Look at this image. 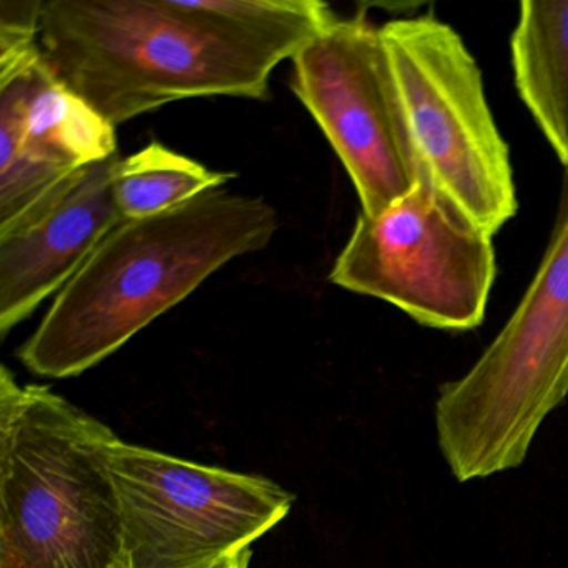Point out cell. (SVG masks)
Listing matches in <instances>:
<instances>
[{"instance_id":"obj_8","label":"cell","mask_w":568,"mask_h":568,"mask_svg":"<svg viewBox=\"0 0 568 568\" xmlns=\"http://www.w3.org/2000/svg\"><path fill=\"white\" fill-rule=\"evenodd\" d=\"M292 64V89L351 175L362 214L408 194L418 168L381 28L364 12L335 14Z\"/></svg>"},{"instance_id":"obj_2","label":"cell","mask_w":568,"mask_h":568,"mask_svg":"<svg viewBox=\"0 0 568 568\" xmlns=\"http://www.w3.org/2000/svg\"><path fill=\"white\" fill-rule=\"evenodd\" d=\"M42 58L112 125L195 98L265 101L284 59L202 0H48Z\"/></svg>"},{"instance_id":"obj_9","label":"cell","mask_w":568,"mask_h":568,"mask_svg":"<svg viewBox=\"0 0 568 568\" xmlns=\"http://www.w3.org/2000/svg\"><path fill=\"white\" fill-rule=\"evenodd\" d=\"M119 154L89 165L41 214L0 234V335L59 294L122 224L112 192Z\"/></svg>"},{"instance_id":"obj_4","label":"cell","mask_w":568,"mask_h":568,"mask_svg":"<svg viewBox=\"0 0 568 568\" xmlns=\"http://www.w3.org/2000/svg\"><path fill=\"white\" fill-rule=\"evenodd\" d=\"M568 395V169L544 258L474 367L442 385L438 447L458 481L518 467Z\"/></svg>"},{"instance_id":"obj_5","label":"cell","mask_w":568,"mask_h":568,"mask_svg":"<svg viewBox=\"0 0 568 568\" xmlns=\"http://www.w3.org/2000/svg\"><path fill=\"white\" fill-rule=\"evenodd\" d=\"M418 168L462 217L494 237L518 211L507 142L481 72L460 36L434 14L381 28Z\"/></svg>"},{"instance_id":"obj_11","label":"cell","mask_w":568,"mask_h":568,"mask_svg":"<svg viewBox=\"0 0 568 568\" xmlns=\"http://www.w3.org/2000/svg\"><path fill=\"white\" fill-rule=\"evenodd\" d=\"M515 88L568 169V0H525L510 41Z\"/></svg>"},{"instance_id":"obj_7","label":"cell","mask_w":568,"mask_h":568,"mask_svg":"<svg viewBox=\"0 0 568 568\" xmlns=\"http://www.w3.org/2000/svg\"><path fill=\"white\" fill-rule=\"evenodd\" d=\"M108 465L124 521L129 568H207L284 520L294 495L237 474L115 438Z\"/></svg>"},{"instance_id":"obj_13","label":"cell","mask_w":568,"mask_h":568,"mask_svg":"<svg viewBox=\"0 0 568 568\" xmlns=\"http://www.w3.org/2000/svg\"><path fill=\"white\" fill-rule=\"evenodd\" d=\"M44 0H0V75L11 74L42 58Z\"/></svg>"},{"instance_id":"obj_14","label":"cell","mask_w":568,"mask_h":568,"mask_svg":"<svg viewBox=\"0 0 568 568\" xmlns=\"http://www.w3.org/2000/svg\"><path fill=\"white\" fill-rule=\"evenodd\" d=\"M251 557V548H242V550L234 551V554L225 555L207 568H248Z\"/></svg>"},{"instance_id":"obj_3","label":"cell","mask_w":568,"mask_h":568,"mask_svg":"<svg viewBox=\"0 0 568 568\" xmlns=\"http://www.w3.org/2000/svg\"><path fill=\"white\" fill-rule=\"evenodd\" d=\"M118 435L0 371V568H129L108 465Z\"/></svg>"},{"instance_id":"obj_6","label":"cell","mask_w":568,"mask_h":568,"mask_svg":"<svg viewBox=\"0 0 568 568\" xmlns=\"http://www.w3.org/2000/svg\"><path fill=\"white\" fill-rule=\"evenodd\" d=\"M497 275L491 235L462 217L427 181L377 215H358L332 284L381 298L425 327L471 331Z\"/></svg>"},{"instance_id":"obj_10","label":"cell","mask_w":568,"mask_h":568,"mask_svg":"<svg viewBox=\"0 0 568 568\" xmlns=\"http://www.w3.org/2000/svg\"><path fill=\"white\" fill-rule=\"evenodd\" d=\"M0 155L79 172L118 155L115 128L44 62L0 75Z\"/></svg>"},{"instance_id":"obj_12","label":"cell","mask_w":568,"mask_h":568,"mask_svg":"<svg viewBox=\"0 0 568 568\" xmlns=\"http://www.w3.org/2000/svg\"><path fill=\"white\" fill-rule=\"evenodd\" d=\"M234 178L152 142L134 155L119 158L112 192L122 221H144L224 189Z\"/></svg>"},{"instance_id":"obj_1","label":"cell","mask_w":568,"mask_h":568,"mask_svg":"<svg viewBox=\"0 0 568 568\" xmlns=\"http://www.w3.org/2000/svg\"><path fill=\"white\" fill-rule=\"evenodd\" d=\"M277 231L268 202L225 189L122 222L59 292L19 358L41 377L84 374L225 264L267 247Z\"/></svg>"}]
</instances>
